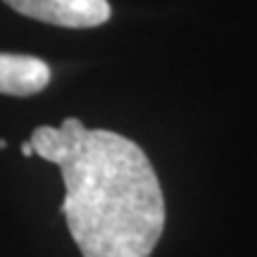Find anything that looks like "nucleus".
Returning a JSON list of instances; mask_svg holds the SVG:
<instances>
[{
  "mask_svg": "<svg viewBox=\"0 0 257 257\" xmlns=\"http://www.w3.org/2000/svg\"><path fill=\"white\" fill-rule=\"evenodd\" d=\"M38 157L60 167L62 214L81 257H150L165 231V195L143 148L67 117L31 134Z\"/></svg>",
  "mask_w": 257,
  "mask_h": 257,
  "instance_id": "nucleus-1",
  "label": "nucleus"
},
{
  "mask_svg": "<svg viewBox=\"0 0 257 257\" xmlns=\"http://www.w3.org/2000/svg\"><path fill=\"white\" fill-rule=\"evenodd\" d=\"M22 155H27V157L36 155V153H34V146H31V141H27V143H22Z\"/></svg>",
  "mask_w": 257,
  "mask_h": 257,
  "instance_id": "nucleus-4",
  "label": "nucleus"
},
{
  "mask_svg": "<svg viewBox=\"0 0 257 257\" xmlns=\"http://www.w3.org/2000/svg\"><path fill=\"white\" fill-rule=\"evenodd\" d=\"M3 148H5V141H3V138H0V150H3Z\"/></svg>",
  "mask_w": 257,
  "mask_h": 257,
  "instance_id": "nucleus-5",
  "label": "nucleus"
},
{
  "mask_svg": "<svg viewBox=\"0 0 257 257\" xmlns=\"http://www.w3.org/2000/svg\"><path fill=\"white\" fill-rule=\"evenodd\" d=\"M3 3L29 19L64 29H93L112 17L107 0H3Z\"/></svg>",
  "mask_w": 257,
  "mask_h": 257,
  "instance_id": "nucleus-2",
  "label": "nucleus"
},
{
  "mask_svg": "<svg viewBox=\"0 0 257 257\" xmlns=\"http://www.w3.org/2000/svg\"><path fill=\"white\" fill-rule=\"evenodd\" d=\"M50 83V67L34 55L0 53V93L5 95H36Z\"/></svg>",
  "mask_w": 257,
  "mask_h": 257,
  "instance_id": "nucleus-3",
  "label": "nucleus"
}]
</instances>
